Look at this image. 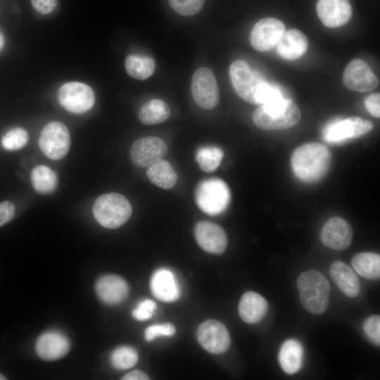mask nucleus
<instances>
[{"mask_svg":"<svg viewBox=\"0 0 380 380\" xmlns=\"http://www.w3.org/2000/svg\"><path fill=\"white\" fill-rule=\"evenodd\" d=\"M229 75L238 96L249 103L270 104L284 98L277 87L265 82L244 61H234L230 65Z\"/></svg>","mask_w":380,"mask_h":380,"instance_id":"1","label":"nucleus"},{"mask_svg":"<svg viewBox=\"0 0 380 380\" xmlns=\"http://www.w3.org/2000/svg\"><path fill=\"white\" fill-rule=\"evenodd\" d=\"M331 162L328 148L312 142L298 146L293 153L291 165L300 180L312 183L322 179L327 173Z\"/></svg>","mask_w":380,"mask_h":380,"instance_id":"2","label":"nucleus"},{"mask_svg":"<svg viewBox=\"0 0 380 380\" xmlns=\"http://www.w3.org/2000/svg\"><path fill=\"white\" fill-rule=\"evenodd\" d=\"M300 300L303 308L313 315H321L327 309L330 284L327 278L314 270L302 272L297 279Z\"/></svg>","mask_w":380,"mask_h":380,"instance_id":"3","label":"nucleus"},{"mask_svg":"<svg viewBox=\"0 0 380 380\" xmlns=\"http://www.w3.org/2000/svg\"><path fill=\"white\" fill-rule=\"evenodd\" d=\"M301 118L298 107L290 99L270 104L260 105L253 112V123L264 130H277L292 127Z\"/></svg>","mask_w":380,"mask_h":380,"instance_id":"4","label":"nucleus"},{"mask_svg":"<svg viewBox=\"0 0 380 380\" xmlns=\"http://www.w3.org/2000/svg\"><path fill=\"white\" fill-rule=\"evenodd\" d=\"M132 209L129 201L122 194L108 193L95 201L93 213L96 221L103 227L116 229L130 217Z\"/></svg>","mask_w":380,"mask_h":380,"instance_id":"5","label":"nucleus"},{"mask_svg":"<svg viewBox=\"0 0 380 380\" xmlns=\"http://www.w3.org/2000/svg\"><path fill=\"white\" fill-rule=\"evenodd\" d=\"M231 193L228 185L219 178L204 179L199 182L195 191L198 207L210 215H217L229 206Z\"/></svg>","mask_w":380,"mask_h":380,"instance_id":"6","label":"nucleus"},{"mask_svg":"<svg viewBox=\"0 0 380 380\" xmlns=\"http://www.w3.org/2000/svg\"><path fill=\"white\" fill-rule=\"evenodd\" d=\"M58 100L67 111L82 114L94 106L95 96L89 85L79 82H70L63 84L58 89Z\"/></svg>","mask_w":380,"mask_h":380,"instance_id":"7","label":"nucleus"},{"mask_svg":"<svg viewBox=\"0 0 380 380\" xmlns=\"http://www.w3.org/2000/svg\"><path fill=\"white\" fill-rule=\"evenodd\" d=\"M39 147L50 159L60 160L68 153L70 146V137L67 127L61 122L53 121L42 129Z\"/></svg>","mask_w":380,"mask_h":380,"instance_id":"8","label":"nucleus"},{"mask_svg":"<svg viewBox=\"0 0 380 380\" xmlns=\"http://www.w3.org/2000/svg\"><path fill=\"white\" fill-rule=\"evenodd\" d=\"M194 101L203 109L215 108L220 99L218 85L213 71L205 67L195 70L191 84Z\"/></svg>","mask_w":380,"mask_h":380,"instance_id":"9","label":"nucleus"},{"mask_svg":"<svg viewBox=\"0 0 380 380\" xmlns=\"http://www.w3.org/2000/svg\"><path fill=\"white\" fill-rule=\"evenodd\" d=\"M372 127L370 121L353 116L328 124L323 130V137L329 143L341 144L367 134Z\"/></svg>","mask_w":380,"mask_h":380,"instance_id":"10","label":"nucleus"},{"mask_svg":"<svg viewBox=\"0 0 380 380\" xmlns=\"http://www.w3.org/2000/svg\"><path fill=\"white\" fill-rule=\"evenodd\" d=\"M200 345L213 354H222L230 346L231 338L226 327L215 319H208L201 323L196 332Z\"/></svg>","mask_w":380,"mask_h":380,"instance_id":"11","label":"nucleus"},{"mask_svg":"<svg viewBox=\"0 0 380 380\" xmlns=\"http://www.w3.org/2000/svg\"><path fill=\"white\" fill-rule=\"evenodd\" d=\"M344 85L349 89L368 92L379 85V80L369 65L361 59L352 60L345 68L343 74Z\"/></svg>","mask_w":380,"mask_h":380,"instance_id":"12","label":"nucleus"},{"mask_svg":"<svg viewBox=\"0 0 380 380\" xmlns=\"http://www.w3.org/2000/svg\"><path fill=\"white\" fill-rule=\"evenodd\" d=\"M167 152L165 142L156 137H145L136 140L130 148L132 163L141 168L147 167Z\"/></svg>","mask_w":380,"mask_h":380,"instance_id":"13","label":"nucleus"},{"mask_svg":"<svg viewBox=\"0 0 380 380\" xmlns=\"http://www.w3.org/2000/svg\"><path fill=\"white\" fill-rule=\"evenodd\" d=\"M285 30L282 21L274 18H266L258 21L252 29L251 43L259 51H267L276 46Z\"/></svg>","mask_w":380,"mask_h":380,"instance_id":"14","label":"nucleus"},{"mask_svg":"<svg viewBox=\"0 0 380 380\" xmlns=\"http://www.w3.org/2000/svg\"><path fill=\"white\" fill-rule=\"evenodd\" d=\"M352 239L353 229L350 225L339 217L329 219L320 233L322 243L325 246L337 251L346 249L350 245Z\"/></svg>","mask_w":380,"mask_h":380,"instance_id":"15","label":"nucleus"},{"mask_svg":"<svg viewBox=\"0 0 380 380\" xmlns=\"http://www.w3.org/2000/svg\"><path fill=\"white\" fill-rule=\"evenodd\" d=\"M194 236L199 246L210 253L221 254L227 248V235L224 229L214 222H198L194 228Z\"/></svg>","mask_w":380,"mask_h":380,"instance_id":"16","label":"nucleus"},{"mask_svg":"<svg viewBox=\"0 0 380 380\" xmlns=\"http://www.w3.org/2000/svg\"><path fill=\"white\" fill-rule=\"evenodd\" d=\"M316 10L322 23L329 28L345 25L352 15L348 0H318Z\"/></svg>","mask_w":380,"mask_h":380,"instance_id":"17","label":"nucleus"},{"mask_svg":"<svg viewBox=\"0 0 380 380\" xmlns=\"http://www.w3.org/2000/svg\"><path fill=\"white\" fill-rule=\"evenodd\" d=\"M70 350V341L62 333L49 331L42 334L36 341L37 355L44 360H56L64 357Z\"/></svg>","mask_w":380,"mask_h":380,"instance_id":"18","label":"nucleus"},{"mask_svg":"<svg viewBox=\"0 0 380 380\" xmlns=\"http://www.w3.org/2000/svg\"><path fill=\"white\" fill-rule=\"evenodd\" d=\"M95 290L99 298L108 305L122 303L129 293V286L126 281L115 274L100 277L96 283Z\"/></svg>","mask_w":380,"mask_h":380,"instance_id":"19","label":"nucleus"},{"mask_svg":"<svg viewBox=\"0 0 380 380\" xmlns=\"http://www.w3.org/2000/svg\"><path fill=\"white\" fill-rule=\"evenodd\" d=\"M150 289L153 295L163 302H173L179 296V287L175 277L166 268L154 272L150 280Z\"/></svg>","mask_w":380,"mask_h":380,"instance_id":"20","label":"nucleus"},{"mask_svg":"<svg viewBox=\"0 0 380 380\" xmlns=\"http://www.w3.org/2000/svg\"><path fill=\"white\" fill-rule=\"evenodd\" d=\"M308 40L300 30H284L277 45V51L284 59L296 60L301 57L308 49Z\"/></svg>","mask_w":380,"mask_h":380,"instance_id":"21","label":"nucleus"},{"mask_svg":"<svg viewBox=\"0 0 380 380\" xmlns=\"http://www.w3.org/2000/svg\"><path fill=\"white\" fill-rule=\"evenodd\" d=\"M268 303L265 298L255 291H247L241 296L239 303V314L246 323L261 322L268 311Z\"/></svg>","mask_w":380,"mask_h":380,"instance_id":"22","label":"nucleus"},{"mask_svg":"<svg viewBox=\"0 0 380 380\" xmlns=\"http://www.w3.org/2000/svg\"><path fill=\"white\" fill-rule=\"evenodd\" d=\"M329 274L338 289L346 296L355 298L360 291L359 279L353 270L341 261L334 262L329 268Z\"/></svg>","mask_w":380,"mask_h":380,"instance_id":"23","label":"nucleus"},{"mask_svg":"<svg viewBox=\"0 0 380 380\" xmlns=\"http://www.w3.org/2000/svg\"><path fill=\"white\" fill-rule=\"evenodd\" d=\"M279 362L286 374L298 372L303 362V348L300 343L295 339L286 340L279 350Z\"/></svg>","mask_w":380,"mask_h":380,"instance_id":"24","label":"nucleus"},{"mask_svg":"<svg viewBox=\"0 0 380 380\" xmlns=\"http://www.w3.org/2000/svg\"><path fill=\"white\" fill-rule=\"evenodd\" d=\"M148 179L157 186L164 189H172L177 181V175L170 163L159 158L151 163L146 170Z\"/></svg>","mask_w":380,"mask_h":380,"instance_id":"25","label":"nucleus"},{"mask_svg":"<svg viewBox=\"0 0 380 380\" xmlns=\"http://www.w3.org/2000/svg\"><path fill=\"white\" fill-rule=\"evenodd\" d=\"M351 264L362 277L370 280L380 277V256L377 253L364 252L353 256Z\"/></svg>","mask_w":380,"mask_h":380,"instance_id":"26","label":"nucleus"},{"mask_svg":"<svg viewBox=\"0 0 380 380\" xmlns=\"http://www.w3.org/2000/svg\"><path fill=\"white\" fill-rule=\"evenodd\" d=\"M168 105L160 99H152L144 103L139 112L140 121L147 125H153L165 121L170 116Z\"/></svg>","mask_w":380,"mask_h":380,"instance_id":"27","label":"nucleus"},{"mask_svg":"<svg viewBox=\"0 0 380 380\" xmlns=\"http://www.w3.org/2000/svg\"><path fill=\"white\" fill-rule=\"evenodd\" d=\"M30 177L34 189L42 194L53 192L58 184L56 173L46 165L35 166L31 172Z\"/></svg>","mask_w":380,"mask_h":380,"instance_id":"28","label":"nucleus"},{"mask_svg":"<svg viewBox=\"0 0 380 380\" xmlns=\"http://www.w3.org/2000/svg\"><path fill=\"white\" fill-rule=\"evenodd\" d=\"M127 73L132 78L144 80L151 77L156 68L155 61L148 56H128L125 61Z\"/></svg>","mask_w":380,"mask_h":380,"instance_id":"29","label":"nucleus"},{"mask_svg":"<svg viewBox=\"0 0 380 380\" xmlns=\"http://www.w3.org/2000/svg\"><path fill=\"white\" fill-rule=\"evenodd\" d=\"M224 153L216 146H203L198 148L195 159L201 170L205 172L215 171L220 165Z\"/></svg>","mask_w":380,"mask_h":380,"instance_id":"30","label":"nucleus"},{"mask_svg":"<svg viewBox=\"0 0 380 380\" xmlns=\"http://www.w3.org/2000/svg\"><path fill=\"white\" fill-rule=\"evenodd\" d=\"M137 352L129 346H120L115 349L110 355V362L118 369H127L138 362Z\"/></svg>","mask_w":380,"mask_h":380,"instance_id":"31","label":"nucleus"},{"mask_svg":"<svg viewBox=\"0 0 380 380\" xmlns=\"http://www.w3.org/2000/svg\"><path fill=\"white\" fill-rule=\"evenodd\" d=\"M28 141L27 131L21 127H15L7 132L1 139L3 147L8 151H16L22 148Z\"/></svg>","mask_w":380,"mask_h":380,"instance_id":"32","label":"nucleus"},{"mask_svg":"<svg viewBox=\"0 0 380 380\" xmlns=\"http://www.w3.org/2000/svg\"><path fill=\"white\" fill-rule=\"evenodd\" d=\"M204 1L205 0H168L172 8L184 16L196 14L202 8Z\"/></svg>","mask_w":380,"mask_h":380,"instance_id":"33","label":"nucleus"},{"mask_svg":"<svg viewBox=\"0 0 380 380\" xmlns=\"http://www.w3.org/2000/svg\"><path fill=\"white\" fill-rule=\"evenodd\" d=\"M175 334V326L170 323L154 324L145 329L144 336L147 341H152L160 336H172Z\"/></svg>","mask_w":380,"mask_h":380,"instance_id":"34","label":"nucleus"},{"mask_svg":"<svg viewBox=\"0 0 380 380\" xmlns=\"http://www.w3.org/2000/svg\"><path fill=\"white\" fill-rule=\"evenodd\" d=\"M363 329L367 338L376 345L380 343V317L372 315L364 322Z\"/></svg>","mask_w":380,"mask_h":380,"instance_id":"35","label":"nucleus"},{"mask_svg":"<svg viewBox=\"0 0 380 380\" xmlns=\"http://www.w3.org/2000/svg\"><path fill=\"white\" fill-rule=\"evenodd\" d=\"M156 309L154 301L146 299L141 301L132 310L133 317L139 321H146L150 319Z\"/></svg>","mask_w":380,"mask_h":380,"instance_id":"36","label":"nucleus"},{"mask_svg":"<svg viewBox=\"0 0 380 380\" xmlns=\"http://www.w3.org/2000/svg\"><path fill=\"white\" fill-rule=\"evenodd\" d=\"M15 205L9 201L0 203V227L10 222L15 215Z\"/></svg>","mask_w":380,"mask_h":380,"instance_id":"37","label":"nucleus"},{"mask_svg":"<svg viewBox=\"0 0 380 380\" xmlns=\"http://www.w3.org/2000/svg\"><path fill=\"white\" fill-rule=\"evenodd\" d=\"M365 106L368 112L375 118L380 116V94L374 93L365 98Z\"/></svg>","mask_w":380,"mask_h":380,"instance_id":"38","label":"nucleus"},{"mask_svg":"<svg viewBox=\"0 0 380 380\" xmlns=\"http://www.w3.org/2000/svg\"><path fill=\"white\" fill-rule=\"evenodd\" d=\"M34 8L39 13L47 15L56 7L58 0H30Z\"/></svg>","mask_w":380,"mask_h":380,"instance_id":"39","label":"nucleus"},{"mask_svg":"<svg viewBox=\"0 0 380 380\" xmlns=\"http://www.w3.org/2000/svg\"><path fill=\"white\" fill-rule=\"evenodd\" d=\"M149 379L146 373L140 370L130 372L122 378L123 380H148Z\"/></svg>","mask_w":380,"mask_h":380,"instance_id":"40","label":"nucleus"},{"mask_svg":"<svg viewBox=\"0 0 380 380\" xmlns=\"http://www.w3.org/2000/svg\"><path fill=\"white\" fill-rule=\"evenodd\" d=\"M3 46H4V37L0 32V51L1 50Z\"/></svg>","mask_w":380,"mask_h":380,"instance_id":"41","label":"nucleus"},{"mask_svg":"<svg viewBox=\"0 0 380 380\" xmlns=\"http://www.w3.org/2000/svg\"><path fill=\"white\" fill-rule=\"evenodd\" d=\"M5 379H6V378L4 375L0 374V380H5Z\"/></svg>","mask_w":380,"mask_h":380,"instance_id":"42","label":"nucleus"}]
</instances>
